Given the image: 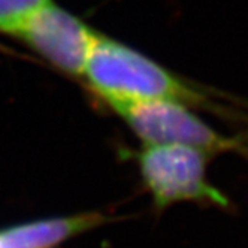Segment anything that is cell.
<instances>
[{
  "label": "cell",
  "instance_id": "cell-1",
  "mask_svg": "<svg viewBox=\"0 0 248 248\" xmlns=\"http://www.w3.org/2000/svg\"><path fill=\"white\" fill-rule=\"evenodd\" d=\"M84 72L92 88L111 105L118 102L172 100L221 117L235 112L205 87L176 75L127 45L96 33Z\"/></svg>",
  "mask_w": 248,
  "mask_h": 248
},
{
  "label": "cell",
  "instance_id": "cell-2",
  "mask_svg": "<svg viewBox=\"0 0 248 248\" xmlns=\"http://www.w3.org/2000/svg\"><path fill=\"white\" fill-rule=\"evenodd\" d=\"M140 176L157 209L193 202L221 209L230 206L227 194L209 180L211 154L181 144H142L136 154Z\"/></svg>",
  "mask_w": 248,
  "mask_h": 248
},
{
  "label": "cell",
  "instance_id": "cell-3",
  "mask_svg": "<svg viewBox=\"0 0 248 248\" xmlns=\"http://www.w3.org/2000/svg\"><path fill=\"white\" fill-rule=\"evenodd\" d=\"M142 144H181L217 157L238 154L248 158V142L229 136L208 124L196 109L172 100L111 103Z\"/></svg>",
  "mask_w": 248,
  "mask_h": 248
},
{
  "label": "cell",
  "instance_id": "cell-4",
  "mask_svg": "<svg viewBox=\"0 0 248 248\" xmlns=\"http://www.w3.org/2000/svg\"><path fill=\"white\" fill-rule=\"evenodd\" d=\"M12 34L23 38L39 54L67 74L81 75L96 31L51 2L31 14Z\"/></svg>",
  "mask_w": 248,
  "mask_h": 248
},
{
  "label": "cell",
  "instance_id": "cell-5",
  "mask_svg": "<svg viewBox=\"0 0 248 248\" xmlns=\"http://www.w3.org/2000/svg\"><path fill=\"white\" fill-rule=\"evenodd\" d=\"M100 221L99 214L88 212L15 226L0 232V248H52L70 236L97 226Z\"/></svg>",
  "mask_w": 248,
  "mask_h": 248
},
{
  "label": "cell",
  "instance_id": "cell-6",
  "mask_svg": "<svg viewBox=\"0 0 248 248\" xmlns=\"http://www.w3.org/2000/svg\"><path fill=\"white\" fill-rule=\"evenodd\" d=\"M51 0H0V30L14 33L31 14Z\"/></svg>",
  "mask_w": 248,
  "mask_h": 248
}]
</instances>
